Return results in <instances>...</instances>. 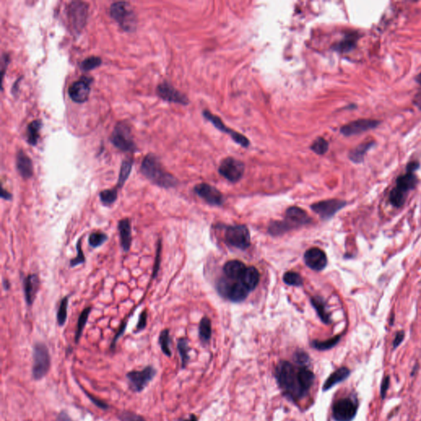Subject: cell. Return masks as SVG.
Instances as JSON below:
<instances>
[{
	"mask_svg": "<svg viewBox=\"0 0 421 421\" xmlns=\"http://www.w3.org/2000/svg\"><path fill=\"white\" fill-rule=\"evenodd\" d=\"M346 205V202L342 200H324L319 203H313V205H311V209L322 219L327 220L332 218L335 214Z\"/></svg>",
	"mask_w": 421,
	"mask_h": 421,
	"instance_id": "cell-13",
	"label": "cell"
},
{
	"mask_svg": "<svg viewBox=\"0 0 421 421\" xmlns=\"http://www.w3.org/2000/svg\"><path fill=\"white\" fill-rule=\"evenodd\" d=\"M226 240L230 245L240 249H246L250 245V233L246 226H234L227 228Z\"/></svg>",
	"mask_w": 421,
	"mask_h": 421,
	"instance_id": "cell-10",
	"label": "cell"
},
{
	"mask_svg": "<svg viewBox=\"0 0 421 421\" xmlns=\"http://www.w3.org/2000/svg\"><path fill=\"white\" fill-rule=\"evenodd\" d=\"M108 240V235L105 233L100 232V231H97V232H92L88 237V243L90 247L93 248H99L100 246L103 245L104 243Z\"/></svg>",
	"mask_w": 421,
	"mask_h": 421,
	"instance_id": "cell-39",
	"label": "cell"
},
{
	"mask_svg": "<svg viewBox=\"0 0 421 421\" xmlns=\"http://www.w3.org/2000/svg\"><path fill=\"white\" fill-rule=\"evenodd\" d=\"M177 348H178V353L180 355L181 361H182V368L184 369L186 367L187 364L189 360V341L185 338H180L178 339V343H177Z\"/></svg>",
	"mask_w": 421,
	"mask_h": 421,
	"instance_id": "cell-38",
	"label": "cell"
},
{
	"mask_svg": "<svg viewBox=\"0 0 421 421\" xmlns=\"http://www.w3.org/2000/svg\"><path fill=\"white\" fill-rule=\"evenodd\" d=\"M101 63H102L101 59L99 57H88L81 62V68L85 72H87V71H91L98 68L101 65Z\"/></svg>",
	"mask_w": 421,
	"mask_h": 421,
	"instance_id": "cell-42",
	"label": "cell"
},
{
	"mask_svg": "<svg viewBox=\"0 0 421 421\" xmlns=\"http://www.w3.org/2000/svg\"><path fill=\"white\" fill-rule=\"evenodd\" d=\"M40 288V278L38 274H29L23 280L25 300L29 307H32L35 302Z\"/></svg>",
	"mask_w": 421,
	"mask_h": 421,
	"instance_id": "cell-20",
	"label": "cell"
},
{
	"mask_svg": "<svg viewBox=\"0 0 421 421\" xmlns=\"http://www.w3.org/2000/svg\"><path fill=\"white\" fill-rule=\"evenodd\" d=\"M51 365V358L49 349L42 342L35 343L33 346L32 378L34 380H41L45 378Z\"/></svg>",
	"mask_w": 421,
	"mask_h": 421,
	"instance_id": "cell-4",
	"label": "cell"
},
{
	"mask_svg": "<svg viewBox=\"0 0 421 421\" xmlns=\"http://www.w3.org/2000/svg\"><path fill=\"white\" fill-rule=\"evenodd\" d=\"M284 222H286L290 229L295 227H302L309 224L312 219L305 210L298 207H291L286 211V217Z\"/></svg>",
	"mask_w": 421,
	"mask_h": 421,
	"instance_id": "cell-17",
	"label": "cell"
},
{
	"mask_svg": "<svg viewBox=\"0 0 421 421\" xmlns=\"http://www.w3.org/2000/svg\"><path fill=\"white\" fill-rule=\"evenodd\" d=\"M389 384H390V377L389 376H386L385 378L383 379V382H382V384H381V397L384 398L385 396H386L387 391H388V389H389Z\"/></svg>",
	"mask_w": 421,
	"mask_h": 421,
	"instance_id": "cell-50",
	"label": "cell"
},
{
	"mask_svg": "<svg viewBox=\"0 0 421 421\" xmlns=\"http://www.w3.org/2000/svg\"><path fill=\"white\" fill-rule=\"evenodd\" d=\"M81 242L82 241H81V238H80L77 242V256L70 260V263H69L70 267H75L76 266L83 264L84 262H86V258H85L83 251H82V247H81Z\"/></svg>",
	"mask_w": 421,
	"mask_h": 421,
	"instance_id": "cell-44",
	"label": "cell"
},
{
	"mask_svg": "<svg viewBox=\"0 0 421 421\" xmlns=\"http://www.w3.org/2000/svg\"><path fill=\"white\" fill-rule=\"evenodd\" d=\"M295 363L299 365H308L309 362V357L308 354L305 353V351H299L294 355Z\"/></svg>",
	"mask_w": 421,
	"mask_h": 421,
	"instance_id": "cell-48",
	"label": "cell"
},
{
	"mask_svg": "<svg viewBox=\"0 0 421 421\" xmlns=\"http://www.w3.org/2000/svg\"><path fill=\"white\" fill-rule=\"evenodd\" d=\"M289 230L291 229H289V227H287V225L284 221L272 222L269 226V229H268L269 233L273 235H283L284 233L287 232Z\"/></svg>",
	"mask_w": 421,
	"mask_h": 421,
	"instance_id": "cell-43",
	"label": "cell"
},
{
	"mask_svg": "<svg viewBox=\"0 0 421 421\" xmlns=\"http://www.w3.org/2000/svg\"><path fill=\"white\" fill-rule=\"evenodd\" d=\"M203 116L205 117V119L208 121H210L211 124H213L214 126L217 130L222 131V132L227 133L228 135L230 136L233 140L235 141V143L240 144L241 146L243 147H248L249 146V141L248 138H246L245 136H243L241 133L236 132L235 130H230L229 128L227 127L225 125L224 123L222 122V119L219 117L216 116L213 113H210V111H203Z\"/></svg>",
	"mask_w": 421,
	"mask_h": 421,
	"instance_id": "cell-14",
	"label": "cell"
},
{
	"mask_svg": "<svg viewBox=\"0 0 421 421\" xmlns=\"http://www.w3.org/2000/svg\"><path fill=\"white\" fill-rule=\"evenodd\" d=\"M199 337L203 343L208 342L211 337V323L207 317H204L200 322Z\"/></svg>",
	"mask_w": 421,
	"mask_h": 421,
	"instance_id": "cell-37",
	"label": "cell"
},
{
	"mask_svg": "<svg viewBox=\"0 0 421 421\" xmlns=\"http://www.w3.org/2000/svg\"><path fill=\"white\" fill-rule=\"evenodd\" d=\"M1 197L3 199L7 200V201H11L13 200V194L7 191L5 189H3L2 187V191H1Z\"/></svg>",
	"mask_w": 421,
	"mask_h": 421,
	"instance_id": "cell-54",
	"label": "cell"
},
{
	"mask_svg": "<svg viewBox=\"0 0 421 421\" xmlns=\"http://www.w3.org/2000/svg\"><path fill=\"white\" fill-rule=\"evenodd\" d=\"M68 299L69 296H65L60 303V306L57 311V322L60 327L65 326L68 319Z\"/></svg>",
	"mask_w": 421,
	"mask_h": 421,
	"instance_id": "cell-33",
	"label": "cell"
},
{
	"mask_svg": "<svg viewBox=\"0 0 421 421\" xmlns=\"http://www.w3.org/2000/svg\"><path fill=\"white\" fill-rule=\"evenodd\" d=\"M118 417L120 421H146L143 416L130 410H123Z\"/></svg>",
	"mask_w": 421,
	"mask_h": 421,
	"instance_id": "cell-46",
	"label": "cell"
},
{
	"mask_svg": "<svg viewBox=\"0 0 421 421\" xmlns=\"http://www.w3.org/2000/svg\"><path fill=\"white\" fill-rule=\"evenodd\" d=\"M340 336H336L334 338H331V339H328L327 340H324V341H320V340H313L312 342H311V346L313 348L316 349V350H318V351H327V350H329V349H332V347H334L336 345H338V343L340 341Z\"/></svg>",
	"mask_w": 421,
	"mask_h": 421,
	"instance_id": "cell-36",
	"label": "cell"
},
{
	"mask_svg": "<svg viewBox=\"0 0 421 421\" xmlns=\"http://www.w3.org/2000/svg\"><path fill=\"white\" fill-rule=\"evenodd\" d=\"M304 259L305 264L312 270L319 272L327 267V255L319 248H309L305 252Z\"/></svg>",
	"mask_w": 421,
	"mask_h": 421,
	"instance_id": "cell-19",
	"label": "cell"
},
{
	"mask_svg": "<svg viewBox=\"0 0 421 421\" xmlns=\"http://www.w3.org/2000/svg\"><path fill=\"white\" fill-rule=\"evenodd\" d=\"M157 370L148 365L142 370H132L128 372L126 378L129 381L130 389L133 392H141L146 389L157 375Z\"/></svg>",
	"mask_w": 421,
	"mask_h": 421,
	"instance_id": "cell-7",
	"label": "cell"
},
{
	"mask_svg": "<svg viewBox=\"0 0 421 421\" xmlns=\"http://www.w3.org/2000/svg\"><path fill=\"white\" fill-rule=\"evenodd\" d=\"M259 272L255 267H250L246 269L241 281L248 287L249 291H253L259 283Z\"/></svg>",
	"mask_w": 421,
	"mask_h": 421,
	"instance_id": "cell-29",
	"label": "cell"
},
{
	"mask_svg": "<svg viewBox=\"0 0 421 421\" xmlns=\"http://www.w3.org/2000/svg\"><path fill=\"white\" fill-rule=\"evenodd\" d=\"M404 338H405V332H403V331L397 332L396 337H395L394 340H393V343H392L393 348H397V346H400V344L403 342Z\"/></svg>",
	"mask_w": 421,
	"mask_h": 421,
	"instance_id": "cell-51",
	"label": "cell"
},
{
	"mask_svg": "<svg viewBox=\"0 0 421 421\" xmlns=\"http://www.w3.org/2000/svg\"><path fill=\"white\" fill-rule=\"evenodd\" d=\"M111 142L113 146L122 151L134 152L137 146L133 139L130 127L125 122L117 124L111 137Z\"/></svg>",
	"mask_w": 421,
	"mask_h": 421,
	"instance_id": "cell-6",
	"label": "cell"
},
{
	"mask_svg": "<svg viewBox=\"0 0 421 421\" xmlns=\"http://www.w3.org/2000/svg\"><path fill=\"white\" fill-rule=\"evenodd\" d=\"M16 165L19 175L24 179H29L33 176V163L30 157L24 151H18L16 154Z\"/></svg>",
	"mask_w": 421,
	"mask_h": 421,
	"instance_id": "cell-24",
	"label": "cell"
},
{
	"mask_svg": "<svg viewBox=\"0 0 421 421\" xmlns=\"http://www.w3.org/2000/svg\"><path fill=\"white\" fill-rule=\"evenodd\" d=\"M170 341L171 340H170V330H162V332L160 333L158 342H159L162 352L165 354V356L168 357H170L172 356V352H171L170 346Z\"/></svg>",
	"mask_w": 421,
	"mask_h": 421,
	"instance_id": "cell-35",
	"label": "cell"
},
{
	"mask_svg": "<svg viewBox=\"0 0 421 421\" xmlns=\"http://www.w3.org/2000/svg\"><path fill=\"white\" fill-rule=\"evenodd\" d=\"M162 240H159L157 242V254H156V259H155L154 266L152 268V275L151 279L154 280L157 278L159 273L160 266H161V258H162Z\"/></svg>",
	"mask_w": 421,
	"mask_h": 421,
	"instance_id": "cell-45",
	"label": "cell"
},
{
	"mask_svg": "<svg viewBox=\"0 0 421 421\" xmlns=\"http://www.w3.org/2000/svg\"><path fill=\"white\" fill-rule=\"evenodd\" d=\"M381 122L377 119H359L349 123L340 128V132L346 137L358 135L379 126Z\"/></svg>",
	"mask_w": 421,
	"mask_h": 421,
	"instance_id": "cell-12",
	"label": "cell"
},
{
	"mask_svg": "<svg viewBox=\"0 0 421 421\" xmlns=\"http://www.w3.org/2000/svg\"><path fill=\"white\" fill-rule=\"evenodd\" d=\"M73 421V419L71 418L66 411H61L58 416H57L56 421Z\"/></svg>",
	"mask_w": 421,
	"mask_h": 421,
	"instance_id": "cell-53",
	"label": "cell"
},
{
	"mask_svg": "<svg viewBox=\"0 0 421 421\" xmlns=\"http://www.w3.org/2000/svg\"><path fill=\"white\" fill-rule=\"evenodd\" d=\"M157 94L163 100L169 102L178 103L184 105L189 104V99L186 96L178 92V90L166 81L162 82L157 87Z\"/></svg>",
	"mask_w": 421,
	"mask_h": 421,
	"instance_id": "cell-18",
	"label": "cell"
},
{
	"mask_svg": "<svg viewBox=\"0 0 421 421\" xmlns=\"http://www.w3.org/2000/svg\"><path fill=\"white\" fill-rule=\"evenodd\" d=\"M87 397H88V398H89V399L92 401V403H94L95 405H97V406H98V407L101 408V409H105V410H106V409H108L109 405H107L106 403H103V402H100V400L96 399V398H94V397H92L91 395L87 394Z\"/></svg>",
	"mask_w": 421,
	"mask_h": 421,
	"instance_id": "cell-52",
	"label": "cell"
},
{
	"mask_svg": "<svg viewBox=\"0 0 421 421\" xmlns=\"http://www.w3.org/2000/svg\"><path fill=\"white\" fill-rule=\"evenodd\" d=\"M358 410V403L350 397L337 401L332 406V417L336 421H351Z\"/></svg>",
	"mask_w": 421,
	"mask_h": 421,
	"instance_id": "cell-8",
	"label": "cell"
},
{
	"mask_svg": "<svg viewBox=\"0 0 421 421\" xmlns=\"http://www.w3.org/2000/svg\"><path fill=\"white\" fill-rule=\"evenodd\" d=\"M127 322L128 320L126 322H124V324H122L121 327L119 328V332H117V334L115 335V337H114L113 340L111 342V349H114L115 345H116L117 340L121 337L122 335L124 334V331H125L126 327H127Z\"/></svg>",
	"mask_w": 421,
	"mask_h": 421,
	"instance_id": "cell-49",
	"label": "cell"
},
{
	"mask_svg": "<svg viewBox=\"0 0 421 421\" xmlns=\"http://www.w3.org/2000/svg\"><path fill=\"white\" fill-rule=\"evenodd\" d=\"M141 173L152 184L163 189L177 186L178 180L162 166L159 159L154 154L146 155L141 165Z\"/></svg>",
	"mask_w": 421,
	"mask_h": 421,
	"instance_id": "cell-3",
	"label": "cell"
},
{
	"mask_svg": "<svg viewBox=\"0 0 421 421\" xmlns=\"http://www.w3.org/2000/svg\"><path fill=\"white\" fill-rule=\"evenodd\" d=\"M414 104L418 107L420 110H421V95H417L414 100Z\"/></svg>",
	"mask_w": 421,
	"mask_h": 421,
	"instance_id": "cell-55",
	"label": "cell"
},
{
	"mask_svg": "<svg viewBox=\"0 0 421 421\" xmlns=\"http://www.w3.org/2000/svg\"><path fill=\"white\" fill-rule=\"evenodd\" d=\"M147 317L148 315H147V312H146V309L142 311V313H140L139 318H138V324L136 326L135 333L142 332L146 328V324H147Z\"/></svg>",
	"mask_w": 421,
	"mask_h": 421,
	"instance_id": "cell-47",
	"label": "cell"
},
{
	"mask_svg": "<svg viewBox=\"0 0 421 421\" xmlns=\"http://www.w3.org/2000/svg\"><path fill=\"white\" fill-rule=\"evenodd\" d=\"M3 288L6 290V291H8V290L10 289V283H9V281L8 280H6L4 279L3 281Z\"/></svg>",
	"mask_w": 421,
	"mask_h": 421,
	"instance_id": "cell-56",
	"label": "cell"
},
{
	"mask_svg": "<svg viewBox=\"0 0 421 421\" xmlns=\"http://www.w3.org/2000/svg\"><path fill=\"white\" fill-rule=\"evenodd\" d=\"M361 35L356 32L346 33L345 36L332 46V49L340 54L350 53L356 48L357 44Z\"/></svg>",
	"mask_w": 421,
	"mask_h": 421,
	"instance_id": "cell-21",
	"label": "cell"
},
{
	"mask_svg": "<svg viewBox=\"0 0 421 421\" xmlns=\"http://www.w3.org/2000/svg\"><path fill=\"white\" fill-rule=\"evenodd\" d=\"M415 81H416L419 85H421V71L420 72L419 74L416 75V78H415Z\"/></svg>",
	"mask_w": 421,
	"mask_h": 421,
	"instance_id": "cell-58",
	"label": "cell"
},
{
	"mask_svg": "<svg viewBox=\"0 0 421 421\" xmlns=\"http://www.w3.org/2000/svg\"><path fill=\"white\" fill-rule=\"evenodd\" d=\"M194 192L210 205L221 206L224 203L222 193L210 184L204 183L197 184L194 187Z\"/></svg>",
	"mask_w": 421,
	"mask_h": 421,
	"instance_id": "cell-16",
	"label": "cell"
},
{
	"mask_svg": "<svg viewBox=\"0 0 421 421\" xmlns=\"http://www.w3.org/2000/svg\"><path fill=\"white\" fill-rule=\"evenodd\" d=\"M246 268L245 265L243 264V262L238 260H231L227 262L225 264L224 270L225 274L227 276V278L234 281L241 280L243 276V274L245 273Z\"/></svg>",
	"mask_w": 421,
	"mask_h": 421,
	"instance_id": "cell-25",
	"label": "cell"
},
{
	"mask_svg": "<svg viewBox=\"0 0 421 421\" xmlns=\"http://www.w3.org/2000/svg\"><path fill=\"white\" fill-rule=\"evenodd\" d=\"M132 163L133 162H132V159L124 160L122 163L120 171H119V178H118V183H117V189H122L125 184V182L130 177L131 171H132Z\"/></svg>",
	"mask_w": 421,
	"mask_h": 421,
	"instance_id": "cell-32",
	"label": "cell"
},
{
	"mask_svg": "<svg viewBox=\"0 0 421 421\" xmlns=\"http://www.w3.org/2000/svg\"><path fill=\"white\" fill-rule=\"evenodd\" d=\"M41 127H42V123L39 119H35L34 121L31 122L28 125L27 130V142L32 146H35L37 144Z\"/></svg>",
	"mask_w": 421,
	"mask_h": 421,
	"instance_id": "cell-30",
	"label": "cell"
},
{
	"mask_svg": "<svg viewBox=\"0 0 421 421\" xmlns=\"http://www.w3.org/2000/svg\"><path fill=\"white\" fill-rule=\"evenodd\" d=\"M311 304L313 305V308H315L316 312L318 313V315L324 324H332L331 316L327 313L326 303L323 298L320 296H314L311 299Z\"/></svg>",
	"mask_w": 421,
	"mask_h": 421,
	"instance_id": "cell-28",
	"label": "cell"
},
{
	"mask_svg": "<svg viewBox=\"0 0 421 421\" xmlns=\"http://www.w3.org/2000/svg\"><path fill=\"white\" fill-rule=\"evenodd\" d=\"M420 166V162L417 161L409 162L405 173L397 177L396 185L389 194V202L395 208H399L404 205L408 193L413 190L418 184L416 172Z\"/></svg>",
	"mask_w": 421,
	"mask_h": 421,
	"instance_id": "cell-2",
	"label": "cell"
},
{
	"mask_svg": "<svg viewBox=\"0 0 421 421\" xmlns=\"http://www.w3.org/2000/svg\"><path fill=\"white\" fill-rule=\"evenodd\" d=\"M88 4L81 1H73L68 6V17L76 32H80L87 24Z\"/></svg>",
	"mask_w": 421,
	"mask_h": 421,
	"instance_id": "cell-9",
	"label": "cell"
},
{
	"mask_svg": "<svg viewBox=\"0 0 421 421\" xmlns=\"http://www.w3.org/2000/svg\"><path fill=\"white\" fill-rule=\"evenodd\" d=\"M92 308L91 306L84 308L81 314L79 315L78 324H77V329H76L75 333V342L78 344L79 340L81 339V334L83 332L84 327L86 326L88 318H89L90 313L92 312Z\"/></svg>",
	"mask_w": 421,
	"mask_h": 421,
	"instance_id": "cell-31",
	"label": "cell"
},
{
	"mask_svg": "<svg viewBox=\"0 0 421 421\" xmlns=\"http://www.w3.org/2000/svg\"><path fill=\"white\" fill-rule=\"evenodd\" d=\"M374 145H375L374 141H370L359 144V146H357L350 151L348 155L349 159L355 164H360L364 162L365 155L367 154L368 151H370Z\"/></svg>",
	"mask_w": 421,
	"mask_h": 421,
	"instance_id": "cell-26",
	"label": "cell"
},
{
	"mask_svg": "<svg viewBox=\"0 0 421 421\" xmlns=\"http://www.w3.org/2000/svg\"><path fill=\"white\" fill-rule=\"evenodd\" d=\"M119 241L123 250L125 253L130 252L132 245V227L129 218H124L118 222Z\"/></svg>",
	"mask_w": 421,
	"mask_h": 421,
	"instance_id": "cell-22",
	"label": "cell"
},
{
	"mask_svg": "<svg viewBox=\"0 0 421 421\" xmlns=\"http://www.w3.org/2000/svg\"><path fill=\"white\" fill-rule=\"evenodd\" d=\"M99 197L103 205L111 207L118 199V189H105L99 194Z\"/></svg>",
	"mask_w": 421,
	"mask_h": 421,
	"instance_id": "cell-34",
	"label": "cell"
},
{
	"mask_svg": "<svg viewBox=\"0 0 421 421\" xmlns=\"http://www.w3.org/2000/svg\"><path fill=\"white\" fill-rule=\"evenodd\" d=\"M179 421H197V416L194 415H191L189 416V418L185 419V420H181Z\"/></svg>",
	"mask_w": 421,
	"mask_h": 421,
	"instance_id": "cell-57",
	"label": "cell"
},
{
	"mask_svg": "<svg viewBox=\"0 0 421 421\" xmlns=\"http://www.w3.org/2000/svg\"><path fill=\"white\" fill-rule=\"evenodd\" d=\"M245 166L243 162L233 157L223 160L219 166V173L232 183L238 182L242 178Z\"/></svg>",
	"mask_w": 421,
	"mask_h": 421,
	"instance_id": "cell-11",
	"label": "cell"
},
{
	"mask_svg": "<svg viewBox=\"0 0 421 421\" xmlns=\"http://www.w3.org/2000/svg\"><path fill=\"white\" fill-rule=\"evenodd\" d=\"M111 16L126 32H132L136 27V16L130 3L116 2L111 6Z\"/></svg>",
	"mask_w": 421,
	"mask_h": 421,
	"instance_id": "cell-5",
	"label": "cell"
},
{
	"mask_svg": "<svg viewBox=\"0 0 421 421\" xmlns=\"http://www.w3.org/2000/svg\"><path fill=\"white\" fill-rule=\"evenodd\" d=\"M310 148L316 154L324 155L328 151L329 143L324 138H318L312 143Z\"/></svg>",
	"mask_w": 421,
	"mask_h": 421,
	"instance_id": "cell-41",
	"label": "cell"
},
{
	"mask_svg": "<svg viewBox=\"0 0 421 421\" xmlns=\"http://www.w3.org/2000/svg\"><path fill=\"white\" fill-rule=\"evenodd\" d=\"M92 79L82 77L79 81L73 82L68 88V95L71 99L76 103H83L87 101L89 97L91 87L90 84Z\"/></svg>",
	"mask_w": 421,
	"mask_h": 421,
	"instance_id": "cell-15",
	"label": "cell"
},
{
	"mask_svg": "<svg viewBox=\"0 0 421 421\" xmlns=\"http://www.w3.org/2000/svg\"><path fill=\"white\" fill-rule=\"evenodd\" d=\"M350 373H351V371L348 368L346 367H341L336 370L327 378V380L325 381L324 386H323V390L327 391V390L332 389V387L335 386L336 384L346 380V378L350 376Z\"/></svg>",
	"mask_w": 421,
	"mask_h": 421,
	"instance_id": "cell-27",
	"label": "cell"
},
{
	"mask_svg": "<svg viewBox=\"0 0 421 421\" xmlns=\"http://www.w3.org/2000/svg\"><path fill=\"white\" fill-rule=\"evenodd\" d=\"M283 281L286 285L292 286H301L303 285L302 276L294 272H287L283 275Z\"/></svg>",
	"mask_w": 421,
	"mask_h": 421,
	"instance_id": "cell-40",
	"label": "cell"
},
{
	"mask_svg": "<svg viewBox=\"0 0 421 421\" xmlns=\"http://www.w3.org/2000/svg\"><path fill=\"white\" fill-rule=\"evenodd\" d=\"M249 291H250L242 281H238L235 283H229L225 297L228 298L232 302H242L248 297Z\"/></svg>",
	"mask_w": 421,
	"mask_h": 421,
	"instance_id": "cell-23",
	"label": "cell"
},
{
	"mask_svg": "<svg viewBox=\"0 0 421 421\" xmlns=\"http://www.w3.org/2000/svg\"><path fill=\"white\" fill-rule=\"evenodd\" d=\"M275 378L283 394L294 403L308 394L315 380L314 373L307 365H294L285 360L276 365Z\"/></svg>",
	"mask_w": 421,
	"mask_h": 421,
	"instance_id": "cell-1",
	"label": "cell"
}]
</instances>
